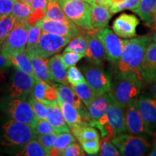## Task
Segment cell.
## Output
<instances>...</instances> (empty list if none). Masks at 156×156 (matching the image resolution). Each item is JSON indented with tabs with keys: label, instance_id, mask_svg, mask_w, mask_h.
Masks as SVG:
<instances>
[{
	"label": "cell",
	"instance_id": "10",
	"mask_svg": "<svg viewBox=\"0 0 156 156\" xmlns=\"http://www.w3.org/2000/svg\"><path fill=\"white\" fill-rule=\"evenodd\" d=\"M7 112L12 120L28 124L33 127L36 126L39 120L26 99L14 98L7 106Z\"/></svg>",
	"mask_w": 156,
	"mask_h": 156
},
{
	"label": "cell",
	"instance_id": "11",
	"mask_svg": "<svg viewBox=\"0 0 156 156\" xmlns=\"http://www.w3.org/2000/svg\"><path fill=\"white\" fill-rule=\"evenodd\" d=\"M35 82L36 78L17 69L12 77L8 90L9 95L12 98L26 99L32 93Z\"/></svg>",
	"mask_w": 156,
	"mask_h": 156
},
{
	"label": "cell",
	"instance_id": "25",
	"mask_svg": "<svg viewBox=\"0 0 156 156\" xmlns=\"http://www.w3.org/2000/svg\"><path fill=\"white\" fill-rule=\"evenodd\" d=\"M133 12L146 24L152 25L156 12V0H140L138 7Z\"/></svg>",
	"mask_w": 156,
	"mask_h": 156
},
{
	"label": "cell",
	"instance_id": "38",
	"mask_svg": "<svg viewBox=\"0 0 156 156\" xmlns=\"http://www.w3.org/2000/svg\"><path fill=\"white\" fill-rule=\"evenodd\" d=\"M140 2V0H124L120 2L113 3L109 9L112 14H116L121 11L126 10V9L134 11L138 7Z\"/></svg>",
	"mask_w": 156,
	"mask_h": 156
},
{
	"label": "cell",
	"instance_id": "17",
	"mask_svg": "<svg viewBox=\"0 0 156 156\" xmlns=\"http://www.w3.org/2000/svg\"><path fill=\"white\" fill-rule=\"evenodd\" d=\"M98 31H86L87 51L85 56L91 63L101 65L106 58V52L100 38L97 34Z\"/></svg>",
	"mask_w": 156,
	"mask_h": 156
},
{
	"label": "cell",
	"instance_id": "54",
	"mask_svg": "<svg viewBox=\"0 0 156 156\" xmlns=\"http://www.w3.org/2000/svg\"><path fill=\"white\" fill-rule=\"evenodd\" d=\"M151 38H152V41H153V42L156 43V30H155V33L153 36V37H151Z\"/></svg>",
	"mask_w": 156,
	"mask_h": 156
},
{
	"label": "cell",
	"instance_id": "60",
	"mask_svg": "<svg viewBox=\"0 0 156 156\" xmlns=\"http://www.w3.org/2000/svg\"><path fill=\"white\" fill-rule=\"evenodd\" d=\"M12 1H13V2H15V1H16V0H12Z\"/></svg>",
	"mask_w": 156,
	"mask_h": 156
},
{
	"label": "cell",
	"instance_id": "13",
	"mask_svg": "<svg viewBox=\"0 0 156 156\" xmlns=\"http://www.w3.org/2000/svg\"><path fill=\"white\" fill-rule=\"evenodd\" d=\"M124 116L126 132L129 134L141 136L149 134L138 108L137 99L127 105L124 109Z\"/></svg>",
	"mask_w": 156,
	"mask_h": 156
},
{
	"label": "cell",
	"instance_id": "34",
	"mask_svg": "<svg viewBox=\"0 0 156 156\" xmlns=\"http://www.w3.org/2000/svg\"><path fill=\"white\" fill-rule=\"evenodd\" d=\"M30 13V5H28L21 0H16L14 2L11 14L16 20H28Z\"/></svg>",
	"mask_w": 156,
	"mask_h": 156
},
{
	"label": "cell",
	"instance_id": "22",
	"mask_svg": "<svg viewBox=\"0 0 156 156\" xmlns=\"http://www.w3.org/2000/svg\"><path fill=\"white\" fill-rule=\"evenodd\" d=\"M55 87L58 95V102H64L72 104L76 107L78 110L80 111L84 107L82 105L80 99L76 94L71 86L64 85L62 83H52Z\"/></svg>",
	"mask_w": 156,
	"mask_h": 156
},
{
	"label": "cell",
	"instance_id": "3",
	"mask_svg": "<svg viewBox=\"0 0 156 156\" xmlns=\"http://www.w3.org/2000/svg\"><path fill=\"white\" fill-rule=\"evenodd\" d=\"M93 126L101 131V137L108 136L114 138L115 136L126 132L124 116V108L113 100L106 114L98 122H94Z\"/></svg>",
	"mask_w": 156,
	"mask_h": 156
},
{
	"label": "cell",
	"instance_id": "26",
	"mask_svg": "<svg viewBox=\"0 0 156 156\" xmlns=\"http://www.w3.org/2000/svg\"><path fill=\"white\" fill-rule=\"evenodd\" d=\"M58 104L62 109L64 119L69 128L77 125H83L81 114L76 107L70 103L64 102H58Z\"/></svg>",
	"mask_w": 156,
	"mask_h": 156
},
{
	"label": "cell",
	"instance_id": "58",
	"mask_svg": "<svg viewBox=\"0 0 156 156\" xmlns=\"http://www.w3.org/2000/svg\"><path fill=\"white\" fill-rule=\"evenodd\" d=\"M2 43L0 42V50H1V48H2Z\"/></svg>",
	"mask_w": 156,
	"mask_h": 156
},
{
	"label": "cell",
	"instance_id": "5",
	"mask_svg": "<svg viewBox=\"0 0 156 156\" xmlns=\"http://www.w3.org/2000/svg\"><path fill=\"white\" fill-rule=\"evenodd\" d=\"M30 25L27 20H16L12 30L2 46L1 53L8 58L15 53L26 51L28 30Z\"/></svg>",
	"mask_w": 156,
	"mask_h": 156
},
{
	"label": "cell",
	"instance_id": "12",
	"mask_svg": "<svg viewBox=\"0 0 156 156\" xmlns=\"http://www.w3.org/2000/svg\"><path fill=\"white\" fill-rule=\"evenodd\" d=\"M97 34L106 50L107 59L115 66L122 55L124 41L107 28L98 31Z\"/></svg>",
	"mask_w": 156,
	"mask_h": 156
},
{
	"label": "cell",
	"instance_id": "37",
	"mask_svg": "<svg viewBox=\"0 0 156 156\" xmlns=\"http://www.w3.org/2000/svg\"><path fill=\"white\" fill-rule=\"evenodd\" d=\"M20 155L24 156H46L47 154L41 144L35 139L25 146L24 149Z\"/></svg>",
	"mask_w": 156,
	"mask_h": 156
},
{
	"label": "cell",
	"instance_id": "50",
	"mask_svg": "<svg viewBox=\"0 0 156 156\" xmlns=\"http://www.w3.org/2000/svg\"><path fill=\"white\" fill-rule=\"evenodd\" d=\"M147 84L149 85L150 92H151L152 95L156 98V80L150 82V83H147Z\"/></svg>",
	"mask_w": 156,
	"mask_h": 156
},
{
	"label": "cell",
	"instance_id": "18",
	"mask_svg": "<svg viewBox=\"0 0 156 156\" xmlns=\"http://www.w3.org/2000/svg\"><path fill=\"white\" fill-rule=\"evenodd\" d=\"M141 73L144 82L150 83L156 80V43H150L142 62Z\"/></svg>",
	"mask_w": 156,
	"mask_h": 156
},
{
	"label": "cell",
	"instance_id": "40",
	"mask_svg": "<svg viewBox=\"0 0 156 156\" xmlns=\"http://www.w3.org/2000/svg\"><path fill=\"white\" fill-rule=\"evenodd\" d=\"M42 34V30L37 25H30L28 30V38L27 43L26 52L32 49L38 44Z\"/></svg>",
	"mask_w": 156,
	"mask_h": 156
},
{
	"label": "cell",
	"instance_id": "48",
	"mask_svg": "<svg viewBox=\"0 0 156 156\" xmlns=\"http://www.w3.org/2000/svg\"><path fill=\"white\" fill-rule=\"evenodd\" d=\"M13 3L12 0H0V17L11 14Z\"/></svg>",
	"mask_w": 156,
	"mask_h": 156
},
{
	"label": "cell",
	"instance_id": "46",
	"mask_svg": "<svg viewBox=\"0 0 156 156\" xmlns=\"http://www.w3.org/2000/svg\"><path fill=\"white\" fill-rule=\"evenodd\" d=\"M83 148L79 144L73 142L61 152V155L64 156H78L83 155Z\"/></svg>",
	"mask_w": 156,
	"mask_h": 156
},
{
	"label": "cell",
	"instance_id": "45",
	"mask_svg": "<svg viewBox=\"0 0 156 156\" xmlns=\"http://www.w3.org/2000/svg\"><path fill=\"white\" fill-rule=\"evenodd\" d=\"M34 129L36 134L56 133L55 128L47 119H39Z\"/></svg>",
	"mask_w": 156,
	"mask_h": 156
},
{
	"label": "cell",
	"instance_id": "8",
	"mask_svg": "<svg viewBox=\"0 0 156 156\" xmlns=\"http://www.w3.org/2000/svg\"><path fill=\"white\" fill-rule=\"evenodd\" d=\"M82 71L85 80L97 96L110 91L112 78L101 65L85 64L82 67Z\"/></svg>",
	"mask_w": 156,
	"mask_h": 156
},
{
	"label": "cell",
	"instance_id": "28",
	"mask_svg": "<svg viewBox=\"0 0 156 156\" xmlns=\"http://www.w3.org/2000/svg\"><path fill=\"white\" fill-rule=\"evenodd\" d=\"M69 129L80 144L91 140H99L98 132L92 126L77 125Z\"/></svg>",
	"mask_w": 156,
	"mask_h": 156
},
{
	"label": "cell",
	"instance_id": "15",
	"mask_svg": "<svg viewBox=\"0 0 156 156\" xmlns=\"http://www.w3.org/2000/svg\"><path fill=\"white\" fill-rule=\"evenodd\" d=\"M137 103L148 133L156 135V98L142 95L138 97Z\"/></svg>",
	"mask_w": 156,
	"mask_h": 156
},
{
	"label": "cell",
	"instance_id": "33",
	"mask_svg": "<svg viewBox=\"0 0 156 156\" xmlns=\"http://www.w3.org/2000/svg\"><path fill=\"white\" fill-rule=\"evenodd\" d=\"M87 38L86 35L83 34H80L77 36L70 40L67 46L64 49V51H73L75 53L83 54L85 56L87 51Z\"/></svg>",
	"mask_w": 156,
	"mask_h": 156
},
{
	"label": "cell",
	"instance_id": "20",
	"mask_svg": "<svg viewBox=\"0 0 156 156\" xmlns=\"http://www.w3.org/2000/svg\"><path fill=\"white\" fill-rule=\"evenodd\" d=\"M112 100L113 97L112 93L109 91L97 96L87 107L90 116L93 120L92 126L94 122H98L106 114Z\"/></svg>",
	"mask_w": 156,
	"mask_h": 156
},
{
	"label": "cell",
	"instance_id": "19",
	"mask_svg": "<svg viewBox=\"0 0 156 156\" xmlns=\"http://www.w3.org/2000/svg\"><path fill=\"white\" fill-rule=\"evenodd\" d=\"M90 13L91 25L93 30L95 31H100L106 28L112 16L109 7L94 2L90 4Z\"/></svg>",
	"mask_w": 156,
	"mask_h": 156
},
{
	"label": "cell",
	"instance_id": "27",
	"mask_svg": "<svg viewBox=\"0 0 156 156\" xmlns=\"http://www.w3.org/2000/svg\"><path fill=\"white\" fill-rule=\"evenodd\" d=\"M9 60L11 62L12 65L14 66L16 69L21 70L25 73L29 74L32 77L36 78L32 62L26 51L18 52L12 54L9 58Z\"/></svg>",
	"mask_w": 156,
	"mask_h": 156
},
{
	"label": "cell",
	"instance_id": "7",
	"mask_svg": "<svg viewBox=\"0 0 156 156\" xmlns=\"http://www.w3.org/2000/svg\"><path fill=\"white\" fill-rule=\"evenodd\" d=\"M122 155L141 156L145 155L150 149V142L146 137L135 134H121L112 140Z\"/></svg>",
	"mask_w": 156,
	"mask_h": 156
},
{
	"label": "cell",
	"instance_id": "30",
	"mask_svg": "<svg viewBox=\"0 0 156 156\" xmlns=\"http://www.w3.org/2000/svg\"><path fill=\"white\" fill-rule=\"evenodd\" d=\"M76 139L75 136L70 132H62L57 134L54 140L53 147L50 151L49 155H61V152L65 149L68 145L75 142Z\"/></svg>",
	"mask_w": 156,
	"mask_h": 156
},
{
	"label": "cell",
	"instance_id": "32",
	"mask_svg": "<svg viewBox=\"0 0 156 156\" xmlns=\"http://www.w3.org/2000/svg\"><path fill=\"white\" fill-rule=\"evenodd\" d=\"M44 18L52 20L62 21V22H70V20L66 16L63 9L59 4L56 0H49L48 4L47 10Z\"/></svg>",
	"mask_w": 156,
	"mask_h": 156
},
{
	"label": "cell",
	"instance_id": "51",
	"mask_svg": "<svg viewBox=\"0 0 156 156\" xmlns=\"http://www.w3.org/2000/svg\"><path fill=\"white\" fill-rule=\"evenodd\" d=\"M93 2L96 3L98 5L109 7V8H110L111 5H112L110 0H91V3H93Z\"/></svg>",
	"mask_w": 156,
	"mask_h": 156
},
{
	"label": "cell",
	"instance_id": "24",
	"mask_svg": "<svg viewBox=\"0 0 156 156\" xmlns=\"http://www.w3.org/2000/svg\"><path fill=\"white\" fill-rule=\"evenodd\" d=\"M27 54L32 62L34 71L36 78L51 84L48 69V62L49 59H48V58L40 57L31 52H27Z\"/></svg>",
	"mask_w": 156,
	"mask_h": 156
},
{
	"label": "cell",
	"instance_id": "29",
	"mask_svg": "<svg viewBox=\"0 0 156 156\" xmlns=\"http://www.w3.org/2000/svg\"><path fill=\"white\" fill-rule=\"evenodd\" d=\"M49 0H33L30 3L31 13L28 19L30 25H34L45 17Z\"/></svg>",
	"mask_w": 156,
	"mask_h": 156
},
{
	"label": "cell",
	"instance_id": "39",
	"mask_svg": "<svg viewBox=\"0 0 156 156\" xmlns=\"http://www.w3.org/2000/svg\"><path fill=\"white\" fill-rule=\"evenodd\" d=\"M28 102L30 103L33 109H34L35 114H36L39 119H47L48 110V107L46 104L38 101L34 97H33L32 95H30V98H29Z\"/></svg>",
	"mask_w": 156,
	"mask_h": 156
},
{
	"label": "cell",
	"instance_id": "56",
	"mask_svg": "<svg viewBox=\"0 0 156 156\" xmlns=\"http://www.w3.org/2000/svg\"><path fill=\"white\" fill-rule=\"evenodd\" d=\"M21 1L24 2H25V3H27V4H28V5H30L31 2H32V1H33V0H21Z\"/></svg>",
	"mask_w": 156,
	"mask_h": 156
},
{
	"label": "cell",
	"instance_id": "49",
	"mask_svg": "<svg viewBox=\"0 0 156 156\" xmlns=\"http://www.w3.org/2000/svg\"><path fill=\"white\" fill-rule=\"evenodd\" d=\"M10 66H12L11 62L0 52V76Z\"/></svg>",
	"mask_w": 156,
	"mask_h": 156
},
{
	"label": "cell",
	"instance_id": "9",
	"mask_svg": "<svg viewBox=\"0 0 156 156\" xmlns=\"http://www.w3.org/2000/svg\"><path fill=\"white\" fill-rule=\"evenodd\" d=\"M71 38L42 31L41 36L36 46L27 52L36 54L42 58H48L61 51Z\"/></svg>",
	"mask_w": 156,
	"mask_h": 156
},
{
	"label": "cell",
	"instance_id": "31",
	"mask_svg": "<svg viewBox=\"0 0 156 156\" xmlns=\"http://www.w3.org/2000/svg\"><path fill=\"white\" fill-rule=\"evenodd\" d=\"M71 87L87 108L97 97V95L90 87L87 82L79 83L75 85H71Z\"/></svg>",
	"mask_w": 156,
	"mask_h": 156
},
{
	"label": "cell",
	"instance_id": "2",
	"mask_svg": "<svg viewBox=\"0 0 156 156\" xmlns=\"http://www.w3.org/2000/svg\"><path fill=\"white\" fill-rule=\"evenodd\" d=\"M143 83L136 76L116 73L112 82L110 93L114 100L125 109L129 103L138 98Z\"/></svg>",
	"mask_w": 156,
	"mask_h": 156
},
{
	"label": "cell",
	"instance_id": "47",
	"mask_svg": "<svg viewBox=\"0 0 156 156\" xmlns=\"http://www.w3.org/2000/svg\"><path fill=\"white\" fill-rule=\"evenodd\" d=\"M84 151L88 155H97L100 151V141L99 140H91L85 142L81 144Z\"/></svg>",
	"mask_w": 156,
	"mask_h": 156
},
{
	"label": "cell",
	"instance_id": "53",
	"mask_svg": "<svg viewBox=\"0 0 156 156\" xmlns=\"http://www.w3.org/2000/svg\"><path fill=\"white\" fill-rule=\"evenodd\" d=\"M152 26L153 27V29L155 30H156V12L154 15L153 17V24H152Z\"/></svg>",
	"mask_w": 156,
	"mask_h": 156
},
{
	"label": "cell",
	"instance_id": "35",
	"mask_svg": "<svg viewBox=\"0 0 156 156\" xmlns=\"http://www.w3.org/2000/svg\"><path fill=\"white\" fill-rule=\"evenodd\" d=\"M16 20L12 14L0 17V42L3 44L12 30Z\"/></svg>",
	"mask_w": 156,
	"mask_h": 156
},
{
	"label": "cell",
	"instance_id": "36",
	"mask_svg": "<svg viewBox=\"0 0 156 156\" xmlns=\"http://www.w3.org/2000/svg\"><path fill=\"white\" fill-rule=\"evenodd\" d=\"M112 139L113 138L108 136L102 137L100 142L99 155L102 156H119L121 155L120 152L112 142Z\"/></svg>",
	"mask_w": 156,
	"mask_h": 156
},
{
	"label": "cell",
	"instance_id": "6",
	"mask_svg": "<svg viewBox=\"0 0 156 156\" xmlns=\"http://www.w3.org/2000/svg\"><path fill=\"white\" fill-rule=\"evenodd\" d=\"M59 5L66 16L81 30H94L90 23V5L84 0H62Z\"/></svg>",
	"mask_w": 156,
	"mask_h": 156
},
{
	"label": "cell",
	"instance_id": "23",
	"mask_svg": "<svg viewBox=\"0 0 156 156\" xmlns=\"http://www.w3.org/2000/svg\"><path fill=\"white\" fill-rule=\"evenodd\" d=\"M47 107L48 110L47 120L55 128L56 133L70 132L69 127L67 126V122L64 118L62 109L58 103L47 105Z\"/></svg>",
	"mask_w": 156,
	"mask_h": 156
},
{
	"label": "cell",
	"instance_id": "16",
	"mask_svg": "<svg viewBox=\"0 0 156 156\" xmlns=\"http://www.w3.org/2000/svg\"><path fill=\"white\" fill-rule=\"evenodd\" d=\"M139 24V19L135 15L123 13L115 19L112 28L114 34L119 37L130 38L136 36V30Z\"/></svg>",
	"mask_w": 156,
	"mask_h": 156
},
{
	"label": "cell",
	"instance_id": "42",
	"mask_svg": "<svg viewBox=\"0 0 156 156\" xmlns=\"http://www.w3.org/2000/svg\"><path fill=\"white\" fill-rule=\"evenodd\" d=\"M67 78L68 83L71 85H75L79 83L86 82L84 75L75 65L68 68L67 72Z\"/></svg>",
	"mask_w": 156,
	"mask_h": 156
},
{
	"label": "cell",
	"instance_id": "43",
	"mask_svg": "<svg viewBox=\"0 0 156 156\" xmlns=\"http://www.w3.org/2000/svg\"><path fill=\"white\" fill-rule=\"evenodd\" d=\"M48 84L50 83L43 81L41 80L38 79V78H36V82H35L34 88H33L32 93H31V95L38 101L43 102Z\"/></svg>",
	"mask_w": 156,
	"mask_h": 156
},
{
	"label": "cell",
	"instance_id": "1",
	"mask_svg": "<svg viewBox=\"0 0 156 156\" xmlns=\"http://www.w3.org/2000/svg\"><path fill=\"white\" fill-rule=\"evenodd\" d=\"M124 41L122 55L114 66L116 73L136 76L144 81L141 68L146 49L152 38L140 36Z\"/></svg>",
	"mask_w": 156,
	"mask_h": 156
},
{
	"label": "cell",
	"instance_id": "55",
	"mask_svg": "<svg viewBox=\"0 0 156 156\" xmlns=\"http://www.w3.org/2000/svg\"><path fill=\"white\" fill-rule=\"evenodd\" d=\"M111 2H112V4L113 3H116V2H122L124 1V0H110Z\"/></svg>",
	"mask_w": 156,
	"mask_h": 156
},
{
	"label": "cell",
	"instance_id": "57",
	"mask_svg": "<svg viewBox=\"0 0 156 156\" xmlns=\"http://www.w3.org/2000/svg\"><path fill=\"white\" fill-rule=\"evenodd\" d=\"M84 1L87 2L89 3V4H91V0H84Z\"/></svg>",
	"mask_w": 156,
	"mask_h": 156
},
{
	"label": "cell",
	"instance_id": "59",
	"mask_svg": "<svg viewBox=\"0 0 156 156\" xmlns=\"http://www.w3.org/2000/svg\"><path fill=\"white\" fill-rule=\"evenodd\" d=\"M56 1H57L58 2H60V1H62V0H56Z\"/></svg>",
	"mask_w": 156,
	"mask_h": 156
},
{
	"label": "cell",
	"instance_id": "4",
	"mask_svg": "<svg viewBox=\"0 0 156 156\" xmlns=\"http://www.w3.org/2000/svg\"><path fill=\"white\" fill-rule=\"evenodd\" d=\"M2 145L6 146H25L36 139L35 129L28 124L9 120L4 124Z\"/></svg>",
	"mask_w": 156,
	"mask_h": 156
},
{
	"label": "cell",
	"instance_id": "41",
	"mask_svg": "<svg viewBox=\"0 0 156 156\" xmlns=\"http://www.w3.org/2000/svg\"><path fill=\"white\" fill-rule=\"evenodd\" d=\"M57 135L56 133H51L46 134H37L36 140L38 141L41 145L42 146L44 151H46L47 155H49L50 151L53 147L54 142L56 136Z\"/></svg>",
	"mask_w": 156,
	"mask_h": 156
},
{
	"label": "cell",
	"instance_id": "14",
	"mask_svg": "<svg viewBox=\"0 0 156 156\" xmlns=\"http://www.w3.org/2000/svg\"><path fill=\"white\" fill-rule=\"evenodd\" d=\"M36 25L40 27L44 32L51 33L66 38H73L81 34V30L79 29V27L72 21L66 23L43 18Z\"/></svg>",
	"mask_w": 156,
	"mask_h": 156
},
{
	"label": "cell",
	"instance_id": "44",
	"mask_svg": "<svg viewBox=\"0 0 156 156\" xmlns=\"http://www.w3.org/2000/svg\"><path fill=\"white\" fill-rule=\"evenodd\" d=\"M61 56L64 66L67 69H68L72 66L75 65V64L85 56H83V54L75 53V52L73 51H64V53L62 54Z\"/></svg>",
	"mask_w": 156,
	"mask_h": 156
},
{
	"label": "cell",
	"instance_id": "52",
	"mask_svg": "<svg viewBox=\"0 0 156 156\" xmlns=\"http://www.w3.org/2000/svg\"><path fill=\"white\" fill-rule=\"evenodd\" d=\"M148 155H151V156H156V141L154 143V145L153 148H152L151 151L150 152V153L148 154Z\"/></svg>",
	"mask_w": 156,
	"mask_h": 156
},
{
	"label": "cell",
	"instance_id": "21",
	"mask_svg": "<svg viewBox=\"0 0 156 156\" xmlns=\"http://www.w3.org/2000/svg\"><path fill=\"white\" fill-rule=\"evenodd\" d=\"M48 69L51 82L67 85V68L62 62L61 55L55 54L48 60Z\"/></svg>",
	"mask_w": 156,
	"mask_h": 156
}]
</instances>
